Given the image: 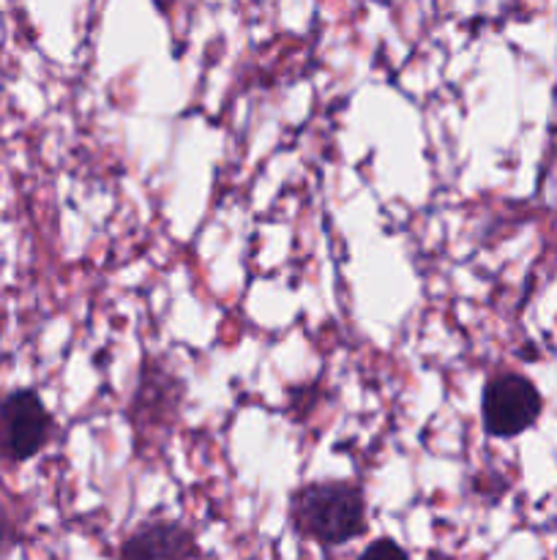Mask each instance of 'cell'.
<instances>
[{"label":"cell","instance_id":"cell-4","mask_svg":"<svg viewBox=\"0 0 557 560\" xmlns=\"http://www.w3.org/2000/svg\"><path fill=\"white\" fill-rule=\"evenodd\" d=\"M194 530L178 520H151L131 530L118 550V560H194Z\"/></svg>","mask_w":557,"mask_h":560},{"label":"cell","instance_id":"cell-6","mask_svg":"<svg viewBox=\"0 0 557 560\" xmlns=\"http://www.w3.org/2000/svg\"><path fill=\"white\" fill-rule=\"evenodd\" d=\"M358 560H410L404 547H399V541L393 539H375L364 552H360Z\"/></svg>","mask_w":557,"mask_h":560},{"label":"cell","instance_id":"cell-7","mask_svg":"<svg viewBox=\"0 0 557 560\" xmlns=\"http://www.w3.org/2000/svg\"><path fill=\"white\" fill-rule=\"evenodd\" d=\"M16 539H20V534H16L14 520H11V514L0 506V556L9 552L11 547L16 545Z\"/></svg>","mask_w":557,"mask_h":560},{"label":"cell","instance_id":"cell-3","mask_svg":"<svg viewBox=\"0 0 557 560\" xmlns=\"http://www.w3.org/2000/svg\"><path fill=\"white\" fill-rule=\"evenodd\" d=\"M52 438V416L33 388H14L0 397V457L27 463Z\"/></svg>","mask_w":557,"mask_h":560},{"label":"cell","instance_id":"cell-5","mask_svg":"<svg viewBox=\"0 0 557 560\" xmlns=\"http://www.w3.org/2000/svg\"><path fill=\"white\" fill-rule=\"evenodd\" d=\"M180 399H183V386L169 372L147 364L140 375L134 402H131V421L140 424L142 419L147 427H156L158 421H167L169 416L178 413Z\"/></svg>","mask_w":557,"mask_h":560},{"label":"cell","instance_id":"cell-1","mask_svg":"<svg viewBox=\"0 0 557 560\" xmlns=\"http://www.w3.org/2000/svg\"><path fill=\"white\" fill-rule=\"evenodd\" d=\"M289 523L300 539L342 547L366 534V501L349 481H309L289 498Z\"/></svg>","mask_w":557,"mask_h":560},{"label":"cell","instance_id":"cell-2","mask_svg":"<svg viewBox=\"0 0 557 560\" xmlns=\"http://www.w3.org/2000/svg\"><path fill=\"white\" fill-rule=\"evenodd\" d=\"M544 399L530 377L519 372H497L486 381L481 397V421L486 435L500 441L519 438L538 421Z\"/></svg>","mask_w":557,"mask_h":560}]
</instances>
